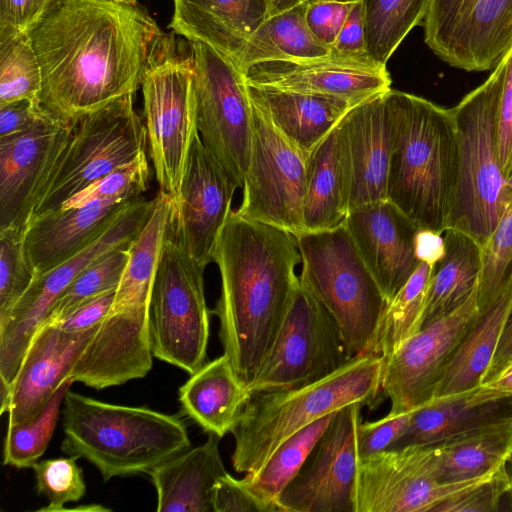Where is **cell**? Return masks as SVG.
I'll list each match as a JSON object with an SVG mask.
<instances>
[{
	"mask_svg": "<svg viewBox=\"0 0 512 512\" xmlns=\"http://www.w3.org/2000/svg\"><path fill=\"white\" fill-rule=\"evenodd\" d=\"M26 32L41 69L36 102L67 121L134 95L162 33L145 8L117 0H48Z\"/></svg>",
	"mask_w": 512,
	"mask_h": 512,
	"instance_id": "obj_1",
	"label": "cell"
},
{
	"mask_svg": "<svg viewBox=\"0 0 512 512\" xmlns=\"http://www.w3.org/2000/svg\"><path fill=\"white\" fill-rule=\"evenodd\" d=\"M213 262L221 292L212 313L219 319L224 354L248 386L269 354L300 284L295 236L232 209L215 243Z\"/></svg>",
	"mask_w": 512,
	"mask_h": 512,
	"instance_id": "obj_2",
	"label": "cell"
},
{
	"mask_svg": "<svg viewBox=\"0 0 512 512\" xmlns=\"http://www.w3.org/2000/svg\"><path fill=\"white\" fill-rule=\"evenodd\" d=\"M393 126L387 199L418 228L447 229L458 167L451 108L410 93L386 92Z\"/></svg>",
	"mask_w": 512,
	"mask_h": 512,
	"instance_id": "obj_3",
	"label": "cell"
},
{
	"mask_svg": "<svg viewBox=\"0 0 512 512\" xmlns=\"http://www.w3.org/2000/svg\"><path fill=\"white\" fill-rule=\"evenodd\" d=\"M61 450L85 459L104 481L146 473L191 447L178 415L112 404L67 391Z\"/></svg>",
	"mask_w": 512,
	"mask_h": 512,
	"instance_id": "obj_4",
	"label": "cell"
},
{
	"mask_svg": "<svg viewBox=\"0 0 512 512\" xmlns=\"http://www.w3.org/2000/svg\"><path fill=\"white\" fill-rule=\"evenodd\" d=\"M382 369L383 359L367 353L316 382L251 393L232 431L234 470L257 471L291 435L349 404L374 408L382 395Z\"/></svg>",
	"mask_w": 512,
	"mask_h": 512,
	"instance_id": "obj_5",
	"label": "cell"
},
{
	"mask_svg": "<svg viewBox=\"0 0 512 512\" xmlns=\"http://www.w3.org/2000/svg\"><path fill=\"white\" fill-rule=\"evenodd\" d=\"M504 70L503 55L490 76L451 108L458 167L447 229L469 235L480 246L486 243L512 198V183L502 174L497 146Z\"/></svg>",
	"mask_w": 512,
	"mask_h": 512,
	"instance_id": "obj_6",
	"label": "cell"
},
{
	"mask_svg": "<svg viewBox=\"0 0 512 512\" xmlns=\"http://www.w3.org/2000/svg\"><path fill=\"white\" fill-rule=\"evenodd\" d=\"M295 239L300 285L332 315L351 358L372 353L386 300L346 225Z\"/></svg>",
	"mask_w": 512,
	"mask_h": 512,
	"instance_id": "obj_7",
	"label": "cell"
},
{
	"mask_svg": "<svg viewBox=\"0 0 512 512\" xmlns=\"http://www.w3.org/2000/svg\"><path fill=\"white\" fill-rule=\"evenodd\" d=\"M192 77L191 42L173 31L162 32L150 50L141 89L156 180L175 203L198 133Z\"/></svg>",
	"mask_w": 512,
	"mask_h": 512,
	"instance_id": "obj_8",
	"label": "cell"
},
{
	"mask_svg": "<svg viewBox=\"0 0 512 512\" xmlns=\"http://www.w3.org/2000/svg\"><path fill=\"white\" fill-rule=\"evenodd\" d=\"M146 148V127L133 95L81 116L41 190L32 218L60 209L73 195Z\"/></svg>",
	"mask_w": 512,
	"mask_h": 512,
	"instance_id": "obj_9",
	"label": "cell"
},
{
	"mask_svg": "<svg viewBox=\"0 0 512 512\" xmlns=\"http://www.w3.org/2000/svg\"><path fill=\"white\" fill-rule=\"evenodd\" d=\"M205 267L174 239L166 241L148 306L153 356L190 375L206 363L210 314Z\"/></svg>",
	"mask_w": 512,
	"mask_h": 512,
	"instance_id": "obj_10",
	"label": "cell"
},
{
	"mask_svg": "<svg viewBox=\"0 0 512 512\" xmlns=\"http://www.w3.org/2000/svg\"><path fill=\"white\" fill-rule=\"evenodd\" d=\"M190 42L198 133L206 149L242 188L253 137V107L245 74L208 44Z\"/></svg>",
	"mask_w": 512,
	"mask_h": 512,
	"instance_id": "obj_11",
	"label": "cell"
},
{
	"mask_svg": "<svg viewBox=\"0 0 512 512\" xmlns=\"http://www.w3.org/2000/svg\"><path fill=\"white\" fill-rule=\"evenodd\" d=\"M351 359L332 315L299 284L274 345L247 388L257 393L303 386Z\"/></svg>",
	"mask_w": 512,
	"mask_h": 512,
	"instance_id": "obj_12",
	"label": "cell"
},
{
	"mask_svg": "<svg viewBox=\"0 0 512 512\" xmlns=\"http://www.w3.org/2000/svg\"><path fill=\"white\" fill-rule=\"evenodd\" d=\"M155 205L139 197L98 239L49 272L36 276L30 287L0 321V377L11 383L35 332L52 306L86 267L112 249L128 246L141 231Z\"/></svg>",
	"mask_w": 512,
	"mask_h": 512,
	"instance_id": "obj_13",
	"label": "cell"
},
{
	"mask_svg": "<svg viewBox=\"0 0 512 512\" xmlns=\"http://www.w3.org/2000/svg\"><path fill=\"white\" fill-rule=\"evenodd\" d=\"M251 99V98H250ZM252 102V101H251ZM253 137L238 215L286 230L306 231L307 156L290 143L252 102Z\"/></svg>",
	"mask_w": 512,
	"mask_h": 512,
	"instance_id": "obj_14",
	"label": "cell"
},
{
	"mask_svg": "<svg viewBox=\"0 0 512 512\" xmlns=\"http://www.w3.org/2000/svg\"><path fill=\"white\" fill-rule=\"evenodd\" d=\"M360 403L335 412L295 478L277 499L282 512H356Z\"/></svg>",
	"mask_w": 512,
	"mask_h": 512,
	"instance_id": "obj_15",
	"label": "cell"
},
{
	"mask_svg": "<svg viewBox=\"0 0 512 512\" xmlns=\"http://www.w3.org/2000/svg\"><path fill=\"white\" fill-rule=\"evenodd\" d=\"M491 475L443 483L433 445L386 450L359 459L356 512H433L443 501Z\"/></svg>",
	"mask_w": 512,
	"mask_h": 512,
	"instance_id": "obj_16",
	"label": "cell"
},
{
	"mask_svg": "<svg viewBox=\"0 0 512 512\" xmlns=\"http://www.w3.org/2000/svg\"><path fill=\"white\" fill-rule=\"evenodd\" d=\"M424 41L450 66L494 69L512 44V0H432Z\"/></svg>",
	"mask_w": 512,
	"mask_h": 512,
	"instance_id": "obj_17",
	"label": "cell"
},
{
	"mask_svg": "<svg viewBox=\"0 0 512 512\" xmlns=\"http://www.w3.org/2000/svg\"><path fill=\"white\" fill-rule=\"evenodd\" d=\"M476 290L383 360L381 390L391 402L389 413L412 411L434 399L457 345L479 315Z\"/></svg>",
	"mask_w": 512,
	"mask_h": 512,
	"instance_id": "obj_18",
	"label": "cell"
},
{
	"mask_svg": "<svg viewBox=\"0 0 512 512\" xmlns=\"http://www.w3.org/2000/svg\"><path fill=\"white\" fill-rule=\"evenodd\" d=\"M75 122L43 111L28 129L0 138V230H25Z\"/></svg>",
	"mask_w": 512,
	"mask_h": 512,
	"instance_id": "obj_19",
	"label": "cell"
},
{
	"mask_svg": "<svg viewBox=\"0 0 512 512\" xmlns=\"http://www.w3.org/2000/svg\"><path fill=\"white\" fill-rule=\"evenodd\" d=\"M237 188L197 133L175 203L174 239L203 267L213 261L215 243L232 210Z\"/></svg>",
	"mask_w": 512,
	"mask_h": 512,
	"instance_id": "obj_20",
	"label": "cell"
},
{
	"mask_svg": "<svg viewBox=\"0 0 512 512\" xmlns=\"http://www.w3.org/2000/svg\"><path fill=\"white\" fill-rule=\"evenodd\" d=\"M98 326L69 332L54 323H43L32 337L11 387L0 394V413H8V425L29 423L41 413L59 386L71 378L78 356Z\"/></svg>",
	"mask_w": 512,
	"mask_h": 512,
	"instance_id": "obj_21",
	"label": "cell"
},
{
	"mask_svg": "<svg viewBox=\"0 0 512 512\" xmlns=\"http://www.w3.org/2000/svg\"><path fill=\"white\" fill-rule=\"evenodd\" d=\"M244 74L249 83L337 97L353 107L391 89L386 65L332 53L312 59L261 62L248 67Z\"/></svg>",
	"mask_w": 512,
	"mask_h": 512,
	"instance_id": "obj_22",
	"label": "cell"
},
{
	"mask_svg": "<svg viewBox=\"0 0 512 512\" xmlns=\"http://www.w3.org/2000/svg\"><path fill=\"white\" fill-rule=\"evenodd\" d=\"M148 306L109 311L78 356L70 377L101 390L144 378L152 369Z\"/></svg>",
	"mask_w": 512,
	"mask_h": 512,
	"instance_id": "obj_23",
	"label": "cell"
},
{
	"mask_svg": "<svg viewBox=\"0 0 512 512\" xmlns=\"http://www.w3.org/2000/svg\"><path fill=\"white\" fill-rule=\"evenodd\" d=\"M344 224L387 304L421 263L418 226L388 199L350 210Z\"/></svg>",
	"mask_w": 512,
	"mask_h": 512,
	"instance_id": "obj_24",
	"label": "cell"
},
{
	"mask_svg": "<svg viewBox=\"0 0 512 512\" xmlns=\"http://www.w3.org/2000/svg\"><path fill=\"white\" fill-rule=\"evenodd\" d=\"M387 91L354 106L339 123L351 169L350 210L387 199L393 148Z\"/></svg>",
	"mask_w": 512,
	"mask_h": 512,
	"instance_id": "obj_25",
	"label": "cell"
},
{
	"mask_svg": "<svg viewBox=\"0 0 512 512\" xmlns=\"http://www.w3.org/2000/svg\"><path fill=\"white\" fill-rule=\"evenodd\" d=\"M94 201L33 217L24 230V250L41 276L67 261L106 232L138 199Z\"/></svg>",
	"mask_w": 512,
	"mask_h": 512,
	"instance_id": "obj_26",
	"label": "cell"
},
{
	"mask_svg": "<svg viewBox=\"0 0 512 512\" xmlns=\"http://www.w3.org/2000/svg\"><path fill=\"white\" fill-rule=\"evenodd\" d=\"M510 421L512 396H494L480 385L469 391L434 398L415 409L405 430L388 450L431 445Z\"/></svg>",
	"mask_w": 512,
	"mask_h": 512,
	"instance_id": "obj_27",
	"label": "cell"
},
{
	"mask_svg": "<svg viewBox=\"0 0 512 512\" xmlns=\"http://www.w3.org/2000/svg\"><path fill=\"white\" fill-rule=\"evenodd\" d=\"M169 28L213 47L238 65L249 38L268 17L267 0H173Z\"/></svg>",
	"mask_w": 512,
	"mask_h": 512,
	"instance_id": "obj_28",
	"label": "cell"
},
{
	"mask_svg": "<svg viewBox=\"0 0 512 512\" xmlns=\"http://www.w3.org/2000/svg\"><path fill=\"white\" fill-rule=\"evenodd\" d=\"M251 101L308 156L353 106L346 100L247 82Z\"/></svg>",
	"mask_w": 512,
	"mask_h": 512,
	"instance_id": "obj_29",
	"label": "cell"
},
{
	"mask_svg": "<svg viewBox=\"0 0 512 512\" xmlns=\"http://www.w3.org/2000/svg\"><path fill=\"white\" fill-rule=\"evenodd\" d=\"M220 437L206 441L158 465L148 475L157 493L158 512H211L217 480L226 472L219 452Z\"/></svg>",
	"mask_w": 512,
	"mask_h": 512,
	"instance_id": "obj_30",
	"label": "cell"
},
{
	"mask_svg": "<svg viewBox=\"0 0 512 512\" xmlns=\"http://www.w3.org/2000/svg\"><path fill=\"white\" fill-rule=\"evenodd\" d=\"M351 169L338 124L307 156L304 199L306 231L341 226L350 210Z\"/></svg>",
	"mask_w": 512,
	"mask_h": 512,
	"instance_id": "obj_31",
	"label": "cell"
},
{
	"mask_svg": "<svg viewBox=\"0 0 512 512\" xmlns=\"http://www.w3.org/2000/svg\"><path fill=\"white\" fill-rule=\"evenodd\" d=\"M178 394L183 412L220 438L232 433L251 395L225 354L192 373Z\"/></svg>",
	"mask_w": 512,
	"mask_h": 512,
	"instance_id": "obj_32",
	"label": "cell"
},
{
	"mask_svg": "<svg viewBox=\"0 0 512 512\" xmlns=\"http://www.w3.org/2000/svg\"><path fill=\"white\" fill-rule=\"evenodd\" d=\"M149 219L131 242L110 311L149 306L150 294L167 240L175 235L176 204L159 191Z\"/></svg>",
	"mask_w": 512,
	"mask_h": 512,
	"instance_id": "obj_33",
	"label": "cell"
},
{
	"mask_svg": "<svg viewBox=\"0 0 512 512\" xmlns=\"http://www.w3.org/2000/svg\"><path fill=\"white\" fill-rule=\"evenodd\" d=\"M511 305L512 288L479 313L457 345L434 398L469 391L484 382Z\"/></svg>",
	"mask_w": 512,
	"mask_h": 512,
	"instance_id": "obj_34",
	"label": "cell"
},
{
	"mask_svg": "<svg viewBox=\"0 0 512 512\" xmlns=\"http://www.w3.org/2000/svg\"><path fill=\"white\" fill-rule=\"evenodd\" d=\"M435 448L438 479L456 483L493 474L512 453V421L475 429L441 442Z\"/></svg>",
	"mask_w": 512,
	"mask_h": 512,
	"instance_id": "obj_35",
	"label": "cell"
},
{
	"mask_svg": "<svg viewBox=\"0 0 512 512\" xmlns=\"http://www.w3.org/2000/svg\"><path fill=\"white\" fill-rule=\"evenodd\" d=\"M444 241L445 255L433 266L429 281L422 327L458 308L477 289L481 246L451 228L444 231Z\"/></svg>",
	"mask_w": 512,
	"mask_h": 512,
	"instance_id": "obj_36",
	"label": "cell"
},
{
	"mask_svg": "<svg viewBox=\"0 0 512 512\" xmlns=\"http://www.w3.org/2000/svg\"><path fill=\"white\" fill-rule=\"evenodd\" d=\"M308 1L265 19L241 54L238 66L243 72L261 62L312 59L331 53V47L318 40L306 23Z\"/></svg>",
	"mask_w": 512,
	"mask_h": 512,
	"instance_id": "obj_37",
	"label": "cell"
},
{
	"mask_svg": "<svg viewBox=\"0 0 512 512\" xmlns=\"http://www.w3.org/2000/svg\"><path fill=\"white\" fill-rule=\"evenodd\" d=\"M432 0H360L367 51L386 65L406 35L419 25Z\"/></svg>",
	"mask_w": 512,
	"mask_h": 512,
	"instance_id": "obj_38",
	"label": "cell"
},
{
	"mask_svg": "<svg viewBox=\"0 0 512 512\" xmlns=\"http://www.w3.org/2000/svg\"><path fill=\"white\" fill-rule=\"evenodd\" d=\"M433 265L421 262L407 282L386 304L372 353L389 358L422 327Z\"/></svg>",
	"mask_w": 512,
	"mask_h": 512,
	"instance_id": "obj_39",
	"label": "cell"
},
{
	"mask_svg": "<svg viewBox=\"0 0 512 512\" xmlns=\"http://www.w3.org/2000/svg\"><path fill=\"white\" fill-rule=\"evenodd\" d=\"M334 414L314 421L282 442L257 471L246 474L244 479L250 488L264 500L277 503L279 495L298 474Z\"/></svg>",
	"mask_w": 512,
	"mask_h": 512,
	"instance_id": "obj_40",
	"label": "cell"
},
{
	"mask_svg": "<svg viewBox=\"0 0 512 512\" xmlns=\"http://www.w3.org/2000/svg\"><path fill=\"white\" fill-rule=\"evenodd\" d=\"M41 69L26 30L0 27V105L36 99Z\"/></svg>",
	"mask_w": 512,
	"mask_h": 512,
	"instance_id": "obj_41",
	"label": "cell"
},
{
	"mask_svg": "<svg viewBox=\"0 0 512 512\" xmlns=\"http://www.w3.org/2000/svg\"><path fill=\"white\" fill-rule=\"evenodd\" d=\"M73 383L72 378L66 379L33 421L7 426L3 446L4 465L24 469L38 462L54 433L61 405Z\"/></svg>",
	"mask_w": 512,
	"mask_h": 512,
	"instance_id": "obj_42",
	"label": "cell"
},
{
	"mask_svg": "<svg viewBox=\"0 0 512 512\" xmlns=\"http://www.w3.org/2000/svg\"><path fill=\"white\" fill-rule=\"evenodd\" d=\"M512 288V198L486 243L481 246L477 284L479 313Z\"/></svg>",
	"mask_w": 512,
	"mask_h": 512,
	"instance_id": "obj_43",
	"label": "cell"
},
{
	"mask_svg": "<svg viewBox=\"0 0 512 512\" xmlns=\"http://www.w3.org/2000/svg\"><path fill=\"white\" fill-rule=\"evenodd\" d=\"M129 246L110 250L79 273L54 302L45 322H56L91 298L117 289L128 261Z\"/></svg>",
	"mask_w": 512,
	"mask_h": 512,
	"instance_id": "obj_44",
	"label": "cell"
},
{
	"mask_svg": "<svg viewBox=\"0 0 512 512\" xmlns=\"http://www.w3.org/2000/svg\"><path fill=\"white\" fill-rule=\"evenodd\" d=\"M150 169L146 151L69 198L62 209L77 208L94 201L140 197L148 188Z\"/></svg>",
	"mask_w": 512,
	"mask_h": 512,
	"instance_id": "obj_45",
	"label": "cell"
},
{
	"mask_svg": "<svg viewBox=\"0 0 512 512\" xmlns=\"http://www.w3.org/2000/svg\"><path fill=\"white\" fill-rule=\"evenodd\" d=\"M77 460L75 456L45 459L31 467L37 493L49 502L48 506L39 511H62L66 503L83 498L86 484Z\"/></svg>",
	"mask_w": 512,
	"mask_h": 512,
	"instance_id": "obj_46",
	"label": "cell"
},
{
	"mask_svg": "<svg viewBox=\"0 0 512 512\" xmlns=\"http://www.w3.org/2000/svg\"><path fill=\"white\" fill-rule=\"evenodd\" d=\"M24 231L0 230V321H2L35 278L24 250Z\"/></svg>",
	"mask_w": 512,
	"mask_h": 512,
	"instance_id": "obj_47",
	"label": "cell"
},
{
	"mask_svg": "<svg viewBox=\"0 0 512 512\" xmlns=\"http://www.w3.org/2000/svg\"><path fill=\"white\" fill-rule=\"evenodd\" d=\"M508 478L505 464L483 482L440 503L433 512H492L498 509L507 494Z\"/></svg>",
	"mask_w": 512,
	"mask_h": 512,
	"instance_id": "obj_48",
	"label": "cell"
},
{
	"mask_svg": "<svg viewBox=\"0 0 512 512\" xmlns=\"http://www.w3.org/2000/svg\"><path fill=\"white\" fill-rule=\"evenodd\" d=\"M214 512H282L277 503L259 497L246 480L228 472L216 482L213 494Z\"/></svg>",
	"mask_w": 512,
	"mask_h": 512,
	"instance_id": "obj_49",
	"label": "cell"
},
{
	"mask_svg": "<svg viewBox=\"0 0 512 512\" xmlns=\"http://www.w3.org/2000/svg\"><path fill=\"white\" fill-rule=\"evenodd\" d=\"M413 411L388 413L376 421L360 422L357 429L359 458H366L388 450L405 430Z\"/></svg>",
	"mask_w": 512,
	"mask_h": 512,
	"instance_id": "obj_50",
	"label": "cell"
},
{
	"mask_svg": "<svg viewBox=\"0 0 512 512\" xmlns=\"http://www.w3.org/2000/svg\"><path fill=\"white\" fill-rule=\"evenodd\" d=\"M504 56L505 70L497 115V146L502 174L512 183V44Z\"/></svg>",
	"mask_w": 512,
	"mask_h": 512,
	"instance_id": "obj_51",
	"label": "cell"
},
{
	"mask_svg": "<svg viewBox=\"0 0 512 512\" xmlns=\"http://www.w3.org/2000/svg\"><path fill=\"white\" fill-rule=\"evenodd\" d=\"M352 3L314 2L309 0L306 23L313 35L331 47L340 32Z\"/></svg>",
	"mask_w": 512,
	"mask_h": 512,
	"instance_id": "obj_52",
	"label": "cell"
},
{
	"mask_svg": "<svg viewBox=\"0 0 512 512\" xmlns=\"http://www.w3.org/2000/svg\"><path fill=\"white\" fill-rule=\"evenodd\" d=\"M331 53L339 57L355 60L371 59L367 51L360 0L352 3L347 18L331 46Z\"/></svg>",
	"mask_w": 512,
	"mask_h": 512,
	"instance_id": "obj_53",
	"label": "cell"
},
{
	"mask_svg": "<svg viewBox=\"0 0 512 512\" xmlns=\"http://www.w3.org/2000/svg\"><path fill=\"white\" fill-rule=\"evenodd\" d=\"M117 289L104 292L84 302L54 323L69 332H83L98 326L108 315Z\"/></svg>",
	"mask_w": 512,
	"mask_h": 512,
	"instance_id": "obj_54",
	"label": "cell"
},
{
	"mask_svg": "<svg viewBox=\"0 0 512 512\" xmlns=\"http://www.w3.org/2000/svg\"><path fill=\"white\" fill-rule=\"evenodd\" d=\"M42 113L36 99H23L0 105V138L28 129Z\"/></svg>",
	"mask_w": 512,
	"mask_h": 512,
	"instance_id": "obj_55",
	"label": "cell"
},
{
	"mask_svg": "<svg viewBox=\"0 0 512 512\" xmlns=\"http://www.w3.org/2000/svg\"><path fill=\"white\" fill-rule=\"evenodd\" d=\"M48 0H0V27L26 30Z\"/></svg>",
	"mask_w": 512,
	"mask_h": 512,
	"instance_id": "obj_56",
	"label": "cell"
},
{
	"mask_svg": "<svg viewBox=\"0 0 512 512\" xmlns=\"http://www.w3.org/2000/svg\"><path fill=\"white\" fill-rule=\"evenodd\" d=\"M415 255L420 262L435 265L445 255V241L441 233L419 228L414 240Z\"/></svg>",
	"mask_w": 512,
	"mask_h": 512,
	"instance_id": "obj_57",
	"label": "cell"
},
{
	"mask_svg": "<svg viewBox=\"0 0 512 512\" xmlns=\"http://www.w3.org/2000/svg\"><path fill=\"white\" fill-rule=\"evenodd\" d=\"M512 360V305L504 323L496 352L493 357L487 380ZM484 380V381H485Z\"/></svg>",
	"mask_w": 512,
	"mask_h": 512,
	"instance_id": "obj_58",
	"label": "cell"
},
{
	"mask_svg": "<svg viewBox=\"0 0 512 512\" xmlns=\"http://www.w3.org/2000/svg\"><path fill=\"white\" fill-rule=\"evenodd\" d=\"M481 386L497 397L512 396V360L485 380Z\"/></svg>",
	"mask_w": 512,
	"mask_h": 512,
	"instance_id": "obj_59",
	"label": "cell"
},
{
	"mask_svg": "<svg viewBox=\"0 0 512 512\" xmlns=\"http://www.w3.org/2000/svg\"><path fill=\"white\" fill-rule=\"evenodd\" d=\"M305 0H267L268 3V17L291 9Z\"/></svg>",
	"mask_w": 512,
	"mask_h": 512,
	"instance_id": "obj_60",
	"label": "cell"
},
{
	"mask_svg": "<svg viewBox=\"0 0 512 512\" xmlns=\"http://www.w3.org/2000/svg\"><path fill=\"white\" fill-rule=\"evenodd\" d=\"M505 469H506V474H507L508 483H509L507 495H509L510 501L512 504V460L508 459L506 461Z\"/></svg>",
	"mask_w": 512,
	"mask_h": 512,
	"instance_id": "obj_61",
	"label": "cell"
},
{
	"mask_svg": "<svg viewBox=\"0 0 512 512\" xmlns=\"http://www.w3.org/2000/svg\"><path fill=\"white\" fill-rule=\"evenodd\" d=\"M314 2H336V3H354L358 0H311Z\"/></svg>",
	"mask_w": 512,
	"mask_h": 512,
	"instance_id": "obj_62",
	"label": "cell"
},
{
	"mask_svg": "<svg viewBox=\"0 0 512 512\" xmlns=\"http://www.w3.org/2000/svg\"><path fill=\"white\" fill-rule=\"evenodd\" d=\"M117 1H123V2H127V3H132V4L138 3V0H117Z\"/></svg>",
	"mask_w": 512,
	"mask_h": 512,
	"instance_id": "obj_63",
	"label": "cell"
},
{
	"mask_svg": "<svg viewBox=\"0 0 512 512\" xmlns=\"http://www.w3.org/2000/svg\"><path fill=\"white\" fill-rule=\"evenodd\" d=\"M508 459H509V460H512V453H511V455H510V457H509Z\"/></svg>",
	"mask_w": 512,
	"mask_h": 512,
	"instance_id": "obj_64",
	"label": "cell"
}]
</instances>
